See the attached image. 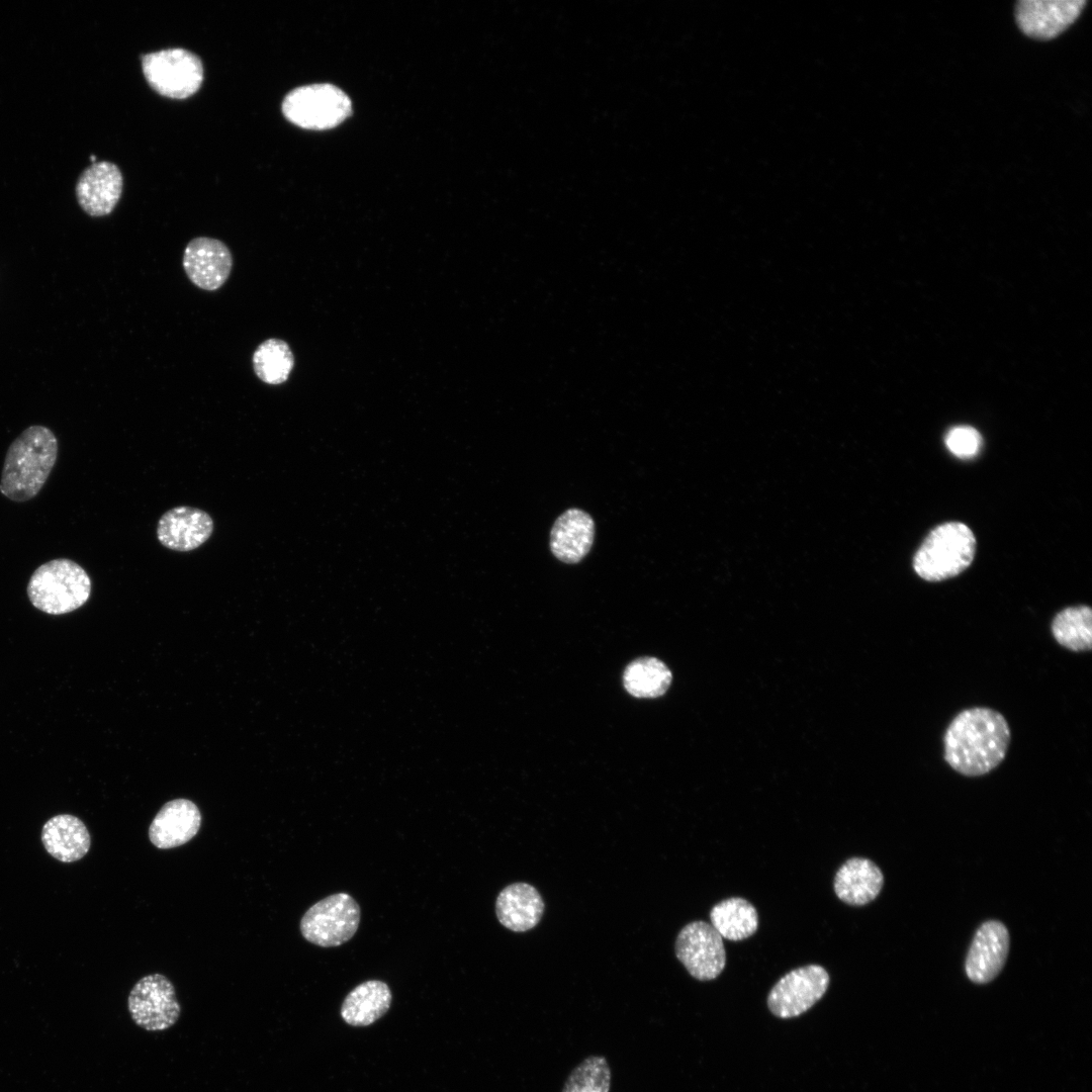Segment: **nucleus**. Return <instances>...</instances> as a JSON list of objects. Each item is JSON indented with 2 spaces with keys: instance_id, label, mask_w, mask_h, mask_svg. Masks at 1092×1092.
<instances>
[{
  "instance_id": "1",
  "label": "nucleus",
  "mask_w": 1092,
  "mask_h": 1092,
  "mask_svg": "<svg viewBox=\"0 0 1092 1092\" xmlns=\"http://www.w3.org/2000/svg\"><path fill=\"white\" fill-rule=\"evenodd\" d=\"M1010 737L1009 725L1001 713L986 707L969 708L948 724L943 757L961 775L984 776L1003 761Z\"/></svg>"
},
{
  "instance_id": "2",
  "label": "nucleus",
  "mask_w": 1092,
  "mask_h": 1092,
  "mask_svg": "<svg viewBox=\"0 0 1092 1092\" xmlns=\"http://www.w3.org/2000/svg\"><path fill=\"white\" fill-rule=\"evenodd\" d=\"M58 457L54 432L39 425L26 428L8 447L0 480V492L23 503L33 498L47 482Z\"/></svg>"
},
{
  "instance_id": "3",
  "label": "nucleus",
  "mask_w": 1092,
  "mask_h": 1092,
  "mask_svg": "<svg viewBox=\"0 0 1092 1092\" xmlns=\"http://www.w3.org/2000/svg\"><path fill=\"white\" fill-rule=\"evenodd\" d=\"M26 592L37 610L50 615H64L86 604L91 594V579L77 562L57 558L32 572Z\"/></svg>"
},
{
  "instance_id": "4",
  "label": "nucleus",
  "mask_w": 1092,
  "mask_h": 1092,
  "mask_svg": "<svg viewBox=\"0 0 1092 1092\" xmlns=\"http://www.w3.org/2000/svg\"><path fill=\"white\" fill-rule=\"evenodd\" d=\"M976 539L972 530L960 522L935 527L917 550L913 567L928 581H940L957 576L973 561Z\"/></svg>"
},
{
  "instance_id": "5",
  "label": "nucleus",
  "mask_w": 1092,
  "mask_h": 1092,
  "mask_svg": "<svg viewBox=\"0 0 1092 1092\" xmlns=\"http://www.w3.org/2000/svg\"><path fill=\"white\" fill-rule=\"evenodd\" d=\"M284 116L309 129H327L340 124L352 112L350 98L332 84H312L290 91L282 103Z\"/></svg>"
},
{
  "instance_id": "6",
  "label": "nucleus",
  "mask_w": 1092,
  "mask_h": 1092,
  "mask_svg": "<svg viewBox=\"0 0 1092 1092\" xmlns=\"http://www.w3.org/2000/svg\"><path fill=\"white\" fill-rule=\"evenodd\" d=\"M360 919L361 910L356 900L347 893H336L307 909L299 928L308 942L322 947H335L355 935Z\"/></svg>"
},
{
  "instance_id": "7",
  "label": "nucleus",
  "mask_w": 1092,
  "mask_h": 1092,
  "mask_svg": "<svg viewBox=\"0 0 1092 1092\" xmlns=\"http://www.w3.org/2000/svg\"><path fill=\"white\" fill-rule=\"evenodd\" d=\"M144 75L159 94L183 99L194 94L203 80L200 59L184 49H167L142 57Z\"/></svg>"
},
{
  "instance_id": "8",
  "label": "nucleus",
  "mask_w": 1092,
  "mask_h": 1092,
  "mask_svg": "<svg viewBox=\"0 0 1092 1092\" xmlns=\"http://www.w3.org/2000/svg\"><path fill=\"white\" fill-rule=\"evenodd\" d=\"M127 1006L134 1023L148 1031L168 1029L181 1012L173 984L161 974L138 981L128 995Z\"/></svg>"
},
{
  "instance_id": "9",
  "label": "nucleus",
  "mask_w": 1092,
  "mask_h": 1092,
  "mask_svg": "<svg viewBox=\"0 0 1092 1092\" xmlns=\"http://www.w3.org/2000/svg\"><path fill=\"white\" fill-rule=\"evenodd\" d=\"M675 954L692 977L700 981L717 978L725 968L722 936L708 922L693 921L681 928L675 940Z\"/></svg>"
},
{
  "instance_id": "10",
  "label": "nucleus",
  "mask_w": 1092,
  "mask_h": 1092,
  "mask_svg": "<svg viewBox=\"0 0 1092 1092\" xmlns=\"http://www.w3.org/2000/svg\"><path fill=\"white\" fill-rule=\"evenodd\" d=\"M829 981L822 966L813 964L794 969L771 988L767 1006L780 1018L799 1016L823 997Z\"/></svg>"
},
{
  "instance_id": "11",
  "label": "nucleus",
  "mask_w": 1092,
  "mask_h": 1092,
  "mask_svg": "<svg viewBox=\"0 0 1092 1092\" xmlns=\"http://www.w3.org/2000/svg\"><path fill=\"white\" fill-rule=\"evenodd\" d=\"M182 263L186 275L194 285L213 291L221 287L229 278L233 256L221 241L198 237L186 246Z\"/></svg>"
},
{
  "instance_id": "12",
  "label": "nucleus",
  "mask_w": 1092,
  "mask_h": 1092,
  "mask_svg": "<svg viewBox=\"0 0 1092 1092\" xmlns=\"http://www.w3.org/2000/svg\"><path fill=\"white\" fill-rule=\"evenodd\" d=\"M1084 5L1083 0H1022L1016 6V20L1028 36L1050 39L1070 26Z\"/></svg>"
},
{
  "instance_id": "13",
  "label": "nucleus",
  "mask_w": 1092,
  "mask_h": 1092,
  "mask_svg": "<svg viewBox=\"0 0 1092 1092\" xmlns=\"http://www.w3.org/2000/svg\"><path fill=\"white\" fill-rule=\"evenodd\" d=\"M1010 938L1006 926L989 920L977 930L967 959L966 973L971 981L985 984L997 977L1006 962Z\"/></svg>"
},
{
  "instance_id": "14",
  "label": "nucleus",
  "mask_w": 1092,
  "mask_h": 1092,
  "mask_svg": "<svg viewBox=\"0 0 1092 1092\" xmlns=\"http://www.w3.org/2000/svg\"><path fill=\"white\" fill-rule=\"evenodd\" d=\"M212 532V518L205 511L187 506L167 511L157 526L159 542L168 549L180 552L198 548Z\"/></svg>"
},
{
  "instance_id": "15",
  "label": "nucleus",
  "mask_w": 1092,
  "mask_h": 1092,
  "mask_svg": "<svg viewBox=\"0 0 1092 1092\" xmlns=\"http://www.w3.org/2000/svg\"><path fill=\"white\" fill-rule=\"evenodd\" d=\"M122 191V175L110 162L93 163L80 175L76 196L82 209L91 216L109 214Z\"/></svg>"
},
{
  "instance_id": "16",
  "label": "nucleus",
  "mask_w": 1092,
  "mask_h": 1092,
  "mask_svg": "<svg viewBox=\"0 0 1092 1092\" xmlns=\"http://www.w3.org/2000/svg\"><path fill=\"white\" fill-rule=\"evenodd\" d=\"M201 814L190 800L175 799L167 802L157 813L149 828L151 842L160 849L185 844L198 832Z\"/></svg>"
},
{
  "instance_id": "17",
  "label": "nucleus",
  "mask_w": 1092,
  "mask_h": 1092,
  "mask_svg": "<svg viewBox=\"0 0 1092 1092\" xmlns=\"http://www.w3.org/2000/svg\"><path fill=\"white\" fill-rule=\"evenodd\" d=\"M595 537L593 518L578 509L560 515L550 533V549L560 561L573 564L589 552Z\"/></svg>"
},
{
  "instance_id": "18",
  "label": "nucleus",
  "mask_w": 1092,
  "mask_h": 1092,
  "mask_svg": "<svg viewBox=\"0 0 1092 1092\" xmlns=\"http://www.w3.org/2000/svg\"><path fill=\"white\" fill-rule=\"evenodd\" d=\"M883 884V873L874 861L864 857H851L837 870L833 888L842 902L862 906L877 898Z\"/></svg>"
},
{
  "instance_id": "19",
  "label": "nucleus",
  "mask_w": 1092,
  "mask_h": 1092,
  "mask_svg": "<svg viewBox=\"0 0 1092 1092\" xmlns=\"http://www.w3.org/2000/svg\"><path fill=\"white\" fill-rule=\"evenodd\" d=\"M544 902L539 892L527 883H514L504 888L496 897L495 914L506 928L523 932L532 929L540 921Z\"/></svg>"
},
{
  "instance_id": "20",
  "label": "nucleus",
  "mask_w": 1092,
  "mask_h": 1092,
  "mask_svg": "<svg viewBox=\"0 0 1092 1092\" xmlns=\"http://www.w3.org/2000/svg\"><path fill=\"white\" fill-rule=\"evenodd\" d=\"M46 850L56 859L73 862L89 851L91 838L83 821L70 814H60L49 819L41 830Z\"/></svg>"
},
{
  "instance_id": "21",
  "label": "nucleus",
  "mask_w": 1092,
  "mask_h": 1092,
  "mask_svg": "<svg viewBox=\"0 0 1092 1092\" xmlns=\"http://www.w3.org/2000/svg\"><path fill=\"white\" fill-rule=\"evenodd\" d=\"M391 1000V991L385 982L368 980L348 993L341 1006V1016L352 1026H368L388 1011Z\"/></svg>"
},
{
  "instance_id": "22",
  "label": "nucleus",
  "mask_w": 1092,
  "mask_h": 1092,
  "mask_svg": "<svg viewBox=\"0 0 1092 1092\" xmlns=\"http://www.w3.org/2000/svg\"><path fill=\"white\" fill-rule=\"evenodd\" d=\"M711 925L729 940L739 941L753 935L758 927L755 907L741 897L717 903L710 911Z\"/></svg>"
},
{
  "instance_id": "23",
  "label": "nucleus",
  "mask_w": 1092,
  "mask_h": 1092,
  "mask_svg": "<svg viewBox=\"0 0 1092 1092\" xmlns=\"http://www.w3.org/2000/svg\"><path fill=\"white\" fill-rule=\"evenodd\" d=\"M671 672L659 659L638 658L625 668L623 684L627 692L636 698L662 696L670 686Z\"/></svg>"
},
{
  "instance_id": "24",
  "label": "nucleus",
  "mask_w": 1092,
  "mask_h": 1092,
  "mask_svg": "<svg viewBox=\"0 0 1092 1092\" xmlns=\"http://www.w3.org/2000/svg\"><path fill=\"white\" fill-rule=\"evenodd\" d=\"M1052 634L1063 647L1075 651L1092 648V611L1088 606L1068 607L1052 622Z\"/></svg>"
},
{
  "instance_id": "25",
  "label": "nucleus",
  "mask_w": 1092,
  "mask_h": 1092,
  "mask_svg": "<svg viewBox=\"0 0 1092 1092\" xmlns=\"http://www.w3.org/2000/svg\"><path fill=\"white\" fill-rule=\"evenodd\" d=\"M252 362L254 372L260 380L267 384L277 385L285 382L289 377L294 358L285 341L268 339L257 347Z\"/></svg>"
},
{
  "instance_id": "26",
  "label": "nucleus",
  "mask_w": 1092,
  "mask_h": 1092,
  "mask_svg": "<svg viewBox=\"0 0 1092 1092\" xmlns=\"http://www.w3.org/2000/svg\"><path fill=\"white\" fill-rule=\"evenodd\" d=\"M612 1072L604 1056L592 1055L568 1074L561 1092H610Z\"/></svg>"
},
{
  "instance_id": "27",
  "label": "nucleus",
  "mask_w": 1092,
  "mask_h": 1092,
  "mask_svg": "<svg viewBox=\"0 0 1092 1092\" xmlns=\"http://www.w3.org/2000/svg\"><path fill=\"white\" fill-rule=\"evenodd\" d=\"M945 445L956 457L970 459L978 455L982 446V437L973 427L958 426L946 433Z\"/></svg>"
}]
</instances>
